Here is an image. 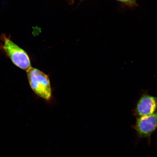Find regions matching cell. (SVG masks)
<instances>
[{
    "mask_svg": "<svg viewBox=\"0 0 157 157\" xmlns=\"http://www.w3.org/2000/svg\"><path fill=\"white\" fill-rule=\"evenodd\" d=\"M30 87L35 94L47 101L52 97V89L48 75L36 68L31 67L27 71Z\"/></svg>",
    "mask_w": 157,
    "mask_h": 157,
    "instance_id": "obj_1",
    "label": "cell"
},
{
    "mask_svg": "<svg viewBox=\"0 0 157 157\" xmlns=\"http://www.w3.org/2000/svg\"><path fill=\"white\" fill-rule=\"evenodd\" d=\"M1 39L2 49L15 66L26 71L32 67L29 55L24 50L5 35H2Z\"/></svg>",
    "mask_w": 157,
    "mask_h": 157,
    "instance_id": "obj_2",
    "label": "cell"
},
{
    "mask_svg": "<svg viewBox=\"0 0 157 157\" xmlns=\"http://www.w3.org/2000/svg\"><path fill=\"white\" fill-rule=\"evenodd\" d=\"M136 118L133 128L137 138L146 139L150 144L151 137L157 129V111L151 115Z\"/></svg>",
    "mask_w": 157,
    "mask_h": 157,
    "instance_id": "obj_3",
    "label": "cell"
},
{
    "mask_svg": "<svg viewBox=\"0 0 157 157\" xmlns=\"http://www.w3.org/2000/svg\"><path fill=\"white\" fill-rule=\"evenodd\" d=\"M157 111V97L147 93L143 94L133 111L135 117H140L152 114Z\"/></svg>",
    "mask_w": 157,
    "mask_h": 157,
    "instance_id": "obj_4",
    "label": "cell"
},
{
    "mask_svg": "<svg viewBox=\"0 0 157 157\" xmlns=\"http://www.w3.org/2000/svg\"><path fill=\"white\" fill-rule=\"evenodd\" d=\"M129 6L136 5V0H117Z\"/></svg>",
    "mask_w": 157,
    "mask_h": 157,
    "instance_id": "obj_5",
    "label": "cell"
}]
</instances>
